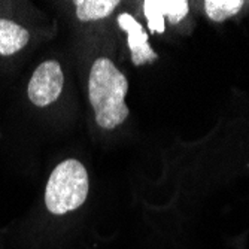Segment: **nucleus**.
<instances>
[{"mask_svg": "<svg viewBox=\"0 0 249 249\" xmlns=\"http://www.w3.org/2000/svg\"><path fill=\"white\" fill-rule=\"evenodd\" d=\"M127 78L109 58L100 57L93 63L88 79V97L102 128L114 130L127 120Z\"/></svg>", "mask_w": 249, "mask_h": 249, "instance_id": "nucleus-1", "label": "nucleus"}, {"mask_svg": "<svg viewBox=\"0 0 249 249\" xmlns=\"http://www.w3.org/2000/svg\"><path fill=\"white\" fill-rule=\"evenodd\" d=\"M88 173L78 160H64L51 173L45 205L54 215H64L78 209L88 196Z\"/></svg>", "mask_w": 249, "mask_h": 249, "instance_id": "nucleus-2", "label": "nucleus"}, {"mask_svg": "<svg viewBox=\"0 0 249 249\" xmlns=\"http://www.w3.org/2000/svg\"><path fill=\"white\" fill-rule=\"evenodd\" d=\"M64 76L57 61H45L35 71L29 82V99L33 105L45 107L54 103L63 89Z\"/></svg>", "mask_w": 249, "mask_h": 249, "instance_id": "nucleus-3", "label": "nucleus"}, {"mask_svg": "<svg viewBox=\"0 0 249 249\" xmlns=\"http://www.w3.org/2000/svg\"><path fill=\"white\" fill-rule=\"evenodd\" d=\"M143 12L148 19V27L152 33L164 32V17L172 24H176L188 12V3L185 0H145Z\"/></svg>", "mask_w": 249, "mask_h": 249, "instance_id": "nucleus-4", "label": "nucleus"}, {"mask_svg": "<svg viewBox=\"0 0 249 249\" xmlns=\"http://www.w3.org/2000/svg\"><path fill=\"white\" fill-rule=\"evenodd\" d=\"M118 24L127 33V42L134 66H142L145 63L157 60V54L149 47L148 35L143 32V27L139 21H136L128 14H123L118 17Z\"/></svg>", "mask_w": 249, "mask_h": 249, "instance_id": "nucleus-5", "label": "nucleus"}, {"mask_svg": "<svg viewBox=\"0 0 249 249\" xmlns=\"http://www.w3.org/2000/svg\"><path fill=\"white\" fill-rule=\"evenodd\" d=\"M29 32L11 19L0 18V55H12L29 43Z\"/></svg>", "mask_w": 249, "mask_h": 249, "instance_id": "nucleus-6", "label": "nucleus"}, {"mask_svg": "<svg viewBox=\"0 0 249 249\" xmlns=\"http://www.w3.org/2000/svg\"><path fill=\"white\" fill-rule=\"evenodd\" d=\"M76 15L81 21L106 18L120 5L118 0H76Z\"/></svg>", "mask_w": 249, "mask_h": 249, "instance_id": "nucleus-7", "label": "nucleus"}, {"mask_svg": "<svg viewBox=\"0 0 249 249\" xmlns=\"http://www.w3.org/2000/svg\"><path fill=\"white\" fill-rule=\"evenodd\" d=\"M243 6L242 0H206L205 11L208 17L216 22L225 21L227 18L236 15Z\"/></svg>", "mask_w": 249, "mask_h": 249, "instance_id": "nucleus-8", "label": "nucleus"}]
</instances>
